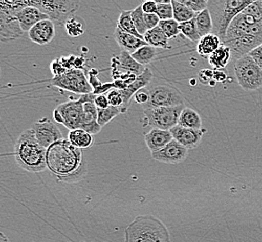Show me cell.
Instances as JSON below:
<instances>
[{
    "label": "cell",
    "instance_id": "obj_1",
    "mask_svg": "<svg viewBox=\"0 0 262 242\" xmlns=\"http://www.w3.org/2000/svg\"><path fill=\"white\" fill-rule=\"evenodd\" d=\"M82 150L62 139L47 150V165L57 180L66 183L79 181L86 172Z\"/></svg>",
    "mask_w": 262,
    "mask_h": 242
},
{
    "label": "cell",
    "instance_id": "obj_2",
    "mask_svg": "<svg viewBox=\"0 0 262 242\" xmlns=\"http://www.w3.org/2000/svg\"><path fill=\"white\" fill-rule=\"evenodd\" d=\"M47 150L41 146L31 128L20 133L14 146V157L19 166L30 172H43L48 168Z\"/></svg>",
    "mask_w": 262,
    "mask_h": 242
},
{
    "label": "cell",
    "instance_id": "obj_3",
    "mask_svg": "<svg viewBox=\"0 0 262 242\" xmlns=\"http://www.w3.org/2000/svg\"><path fill=\"white\" fill-rule=\"evenodd\" d=\"M125 242H171V239L160 219L154 215H139L126 227Z\"/></svg>",
    "mask_w": 262,
    "mask_h": 242
},
{
    "label": "cell",
    "instance_id": "obj_4",
    "mask_svg": "<svg viewBox=\"0 0 262 242\" xmlns=\"http://www.w3.org/2000/svg\"><path fill=\"white\" fill-rule=\"evenodd\" d=\"M251 3L252 0H209L207 9L213 22V34L224 41L232 21Z\"/></svg>",
    "mask_w": 262,
    "mask_h": 242
},
{
    "label": "cell",
    "instance_id": "obj_5",
    "mask_svg": "<svg viewBox=\"0 0 262 242\" xmlns=\"http://www.w3.org/2000/svg\"><path fill=\"white\" fill-rule=\"evenodd\" d=\"M28 6L40 10L55 26H66L79 9L80 1L77 0H27Z\"/></svg>",
    "mask_w": 262,
    "mask_h": 242
},
{
    "label": "cell",
    "instance_id": "obj_6",
    "mask_svg": "<svg viewBox=\"0 0 262 242\" xmlns=\"http://www.w3.org/2000/svg\"><path fill=\"white\" fill-rule=\"evenodd\" d=\"M95 98L94 93H89L81 95L78 100L59 105L53 111L54 120L70 131L80 129L84 116V105L88 102L94 101Z\"/></svg>",
    "mask_w": 262,
    "mask_h": 242
},
{
    "label": "cell",
    "instance_id": "obj_7",
    "mask_svg": "<svg viewBox=\"0 0 262 242\" xmlns=\"http://www.w3.org/2000/svg\"><path fill=\"white\" fill-rule=\"evenodd\" d=\"M234 75L244 91H257L262 87L261 68L249 54L235 60Z\"/></svg>",
    "mask_w": 262,
    "mask_h": 242
},
{
    "label": "cell",
    "instance_id": "obj_8",
    "mask_svg": "<svg viewBox=\"0 0 262 242\" xmlns=\"http://www.w3.org/2000/svg\"><path fill=\"white\" fill-rule=\"evenodd\" d=\"M186 106L184 105L169 107H158L143 110V127H152L164 131H170L178 125L179 118Z\"/></svg>",
    "mask_w": 262,
    "mask_h": 242
},
{
    "label": "cell",
    "instance_id": "obj_9",
    "mask_svg": "<svg viewBox=\"0 0 262 242\" xmlns=\"http://www.w3.org/2000/svg\"><path fill=\"white\" fill-rule=\"evenodd\" d=\"M51 85L81 95L93 93V88L90 81L86 79L84 72L80 69L67 70L61 76L53 77L51 79Z\"/></svg>",
    "mask_w": 262,
    "mask_h": 242
},
{
    "label": "cell",
    "instance_id": "obj_10",
    "mask_svg": "<svg viewBox=\"0 0 262 242\" xmlns=\"http://www.w3.org/2000/svg\"><path fill=\"white\" fill-rule=\"evenodd\" d=\"M149 91L150 100L145 106H141L143 110L184 105L183 96L180 91H177L175 88L166 85H157L149 89Z\"/></svg>",
    "mask_w": 262,
    "mask_h": 242
},
{
    "label": "cell",
    "instance_id": "obj_11",
    "mask_svg": "<svg viewBox=\"0 0 262 242\" xmlns=\"http://www.w3.org/2000/svg\"><path fill=\"white\" fill-rule=\"evenodd\" d=\"M32 129L35 131V137L38 143L46 149L63 139L61 130L48 118H42L40 120L36 121L32 126Z\"/></svg>",
    "mask_w": 262,
    "mask_h": 242
},
{
    "label": "cell",
    "instance_id": "obj_12",
    "mask_svg": "<svg viewBox=\"0 0 262 242\" xmlns=\"http://www.w3.org/2000/svg\"><path fill=\"white\" fill-rule=\"evenodd\" d=\"M151 156L157 162L166 164H178L186 159L188 149L173 139L161 150L151 153Z\"/></svg>",
    "mask_w": 262,
    "mask_h": 242
},
{
    "label": "cell",
    "instance_id": "obj_13",
    "mask_svg": "<svg viewBox=\"0 0 262 242\" xmlns=\"http://www.w3.org/2000/svg\"><path fill=\"white\" fill-rule=\"evenodd\" d=\"M206 131H207L204 129L193 130L179 125L170 130L173 139L183 147H186L188 150L196 148L200 145L203 135Z\"/></svg>",
    "mask_w": 262,
    "mask_h": 242
},
{
    "label": "cell",
    "instance_id": "obj_14",
    "mask_svg": "<svg viewBox=\"0 0 262 242\" xmlns=\"http://www.w3.org/2000/svg\"><path fill=\"white\" fill-rule=\"evenodd\" d=\"M16 16L0 11V39L3 42L19 39L24 35Z\"/></svg>",
    "mask_w": 262,
    "mask_h": 242
},
{
    "label": "cell",
    "instance_id": "obj_15",
    "mask_svg": "<svg viewBox=\"0 0 262 242\" xmlns=\"http://www.w3.org/2000/svg\"><path fill=\"white\" fill-rule=\"evenodd\" d=\"M151 79H152V73L149 68L146 67V69L143 72L142 75L138 76L135 80L133 81L129 85H127L125 89L120 90L123 99H124V104L120 108L122 113H126L130 106L131 100L133 99L134 95L138 91H141V89L146 88L147 85H149Z\"/></svg>",
    "mask_w": 262,
    "mask_h": 242
},
{
    "label": "cell",
    "instance_id": "obj_16",
    "mask_svg": "<svg viewBox=\"0 0 262 242\" xmlns=\"http://www.w3.org/2000/svg\"><path fill=\"white\" fill-rule=\"evenodd\" d=\"M28 36L37 45H47L55 36V25L50 19L41 21L28 32Z\"/></svg>",
    "mask_w": 262,
    "mask_h": 242
},
{
    "label": "cell",
    "instance_id": "obj_17",
    "mask_svg": "<svg viewBox=\"0 0 262 242\" xmlns=\"http://www.w3.org/2000/svg\"><path fill=\"white\" fill-rule=\"evenodd\" d=\"M16 18L20 23V27L24 32L29 31L41 21L48 20L49 17L35 7L27 6L25 9L16 14Z\"/></svg>",
    "mask_w": 262,
    "mask_h": 242
},
{
    "label": "cell",
    "instance_id": "obj_18",
    "mask_svg": "<svg viewBox=\"0 0 262 242\" xmlns=\"http://www.w3.org/2000/svg\"><path fill=\"white\" fill-rule=\"evenodd\" d=\"M148 149L151 153L159 151L166 147L173 140L170 131L151 129L144 136Z\"/></svg>",
    "mask_w": 262,
    "mask_h": 242
},
{
    "label": "cell",
    "instance_id": "obj_19",
    "mask_svg": "<svg viewBox=\"0 0 262 242\" xmlns=\"http://www.w3.org/2000/svg\"><path fill=\"white\" fill-rule=\"evenodd\" d=\"M102 127L98 123V108L94 101L88 102L84 105V116L81 124L82 130L92 134H98Z\"/></svg>",
    "mask_w": 262,
    "mask_h": 242
},
{
    "label": "cell",
    "instance_id": "obj_20",
    "mask_svg": "<svg viewBox=\"0 0 262 242\" xmlns=\"http://www.w3.org/2000/svg\"><path fill=\"white\" fill-rule=\"evenodd\" d=\"M116 64L117 69L126 73L128 76H141L146 69V67L140 65L137 60L133 59V57L129 52L122 51L120 54L116 57Z\"/></svg>",
    "mask_w": 262,
    "mask_h": 242
},
{
    "label": "cell",
    "instance_id": "obj_21",
    "mask_svg": "<svg viewBox=\"0 0 262 242\" xmlns=\"http://www.w3.org/2000/svg\"><path fill=\"white\" fill-rule=\"evenodd\" d=\"M114 35H115L116 43L121 48L122 51H127L130 54L134 53L141 47L148 45L143 39H141L135 35L126 34L125 32H123L120 28H118L117 26H116Z\"/></svg>",
    "mask_w": 262,
    "mask_h": 242
},
{
    "label": "cell",
    "instance_id": "obj_22",
    "mask_svg": "<svg viewBox=\"0 0 262 242\" xmlns=\"http://www.w3.org/2000/svg\"><path fill=\"white\" fill-rule=\"evenodd\" d=\"M222 45V39L217 35L209 34L201 37L197 43V52L202 57H209Z\"/></svg>",
    "mask_w": 262,
    "mask_h": 242
},
{
    "label": "cell",
    "instance_id": "obj_23",
    "mask_svg": "<svg viewBox=\"0 0 262 242\" xmlns=\"http://www.w3.org/2000/svg\"><path fill=\"white\" fill-rule=\"evenodd\" d=\"M144 41L148 45L151 46L157 49H164V50H171L172 47L168 43V37L163 32L159 26L151 30L147 31L146 34L143 35Z\"/></svg>",
    "mask_w": 262,
    "mask_h": 242
},
{
    "label": "cell",
    "instance_id": "obj_24",
    "mask_svg": "<svg viewBox=\"0 0 262 242\" xmlns=\"http://www.w3.org/2000/svg\"><path fill=\"white\" fill-rule=\"evenodd\" d=\"M232 60V51L227 46L222 44L217 51L208 57L209 65L214 69H225L230 60Z\"/></svg>",
    "mask_w": 262,
    "mask_h": 242
},
{
    "label": "cell",
    "instance_id": "obj_25",
    "mask_svg": "<svg viewBox=\"0 0 262 242\" xmlns=\"http://www.w3.org/2000/svg\"><path fill=\"white\" fill-rule=\"evenodd\" d=\"M178 125L193 130H202L203 122L201 116L195 110L190 107H185L180 116Z\"/></svg>",
    "mask_w": 262,
    "mask_h": 242
},
{
    "label": "cell",
    "instance_id": "obj_26",
    "mask_svg": "<svg viewBox=\"0 0 262 242\" xmlns=\"http://www.w3.org/2000/svg\"><path fill=\"white\" fill-rule=\"evenodd\" d=\"M68 140L72 146L81 150L86 149L93 145L92 135L82 129H76L74 131H70L68 134Z\"/></svg>",
    "mask_w": 262,
    "mask_h": 242
},
{
    "label": "cell",
    "instance_id": "obj_27",
    "mask_svg": "<svg viewBox=\"0 0 262 242\" xmlns=\"http://www.w3.org/2000/svg\"><path fill=\"white\" fill-rule=\"evenodd\" d=\"M131 55L140 65L145 66L156 60L157 56L158 55V51L157 48H154L151 46H143Z\"/></svg>",
    "mask_w": 262,
    "mask_h": 242
},
{
    "label": "cell",
    "instance_id": "obj_28",
    "mask_svg": "<svg viewBox=\"0 0 262 242\" xmlns=\"http://www.w3.org/2000/svg\"><path fill=\"white\" fill-rule=\"evenodd\" d=\"M117 27L120 28L123 32L129 35H135L137 37L143 39V36H141L139 32L137 31L136 26L133 23L131 17V10H122L120 15L117 21Z\"/></svg>",
    "mask_w": 262,
    "mask_h": 242
},
{
    "label": "cell",
    "instance_id": "obj_29",
    "mask_svg": "<svg viewBox=\"0 0 262 242\" xmlns=\"http://www.w3.org/2000/svg\"><path fill=\"white\" fill-rule=\"evenodd\" d=\"M173 7V19L177 21L179 24L185 23L188 21L192 20L196 17V13L190 10L188 7L183 5L179 0H171Z\"/></svg>",
    "mask_w": 262,
    "mask_h": 242
},
{
    "label": "cell",
    "instance_id": "obj_30",
    "mask_svg": "<svg viewBox=\"0 0 262 242\" xmlns=\"http://www.w3.org/2000/svg\"><path fill=\"white\" fill-rule=\"evenodd\" d=\"M195 21L197 29L201 37L209 34H213V22L208 9L197 13Z\"/></svg>",
    "mask_w": 262,
    "mask_h": 242
},
{
    "label": "cell",
    "instance_id": "obj_31",
    "mask_svg": "<svg viewBox=\"0 0 262 242\" xmlns=\"http://www.w3.org/2000/svg\"><path fill=\"white\" fill-rule=\"evenodd\" d=\"M66 33L72 37H79L85 33L86 23L79 16H73L66 24Z\"/></svg>",
    "mask_w": 262,
    "mask_h": 242
},
{
    "label": "cell",
    "instance_id": "obj_32",
    "mask_svg": "<svg viewBox=\"0 0 262 242\" xmlns=\"http://www.w3.org/2000/svg\"><path fill=\"white\" fill-rule=\"evenodd\" d=\"M180 30H181V34H182L186 38L192 41V42L198 43L199 41L201 39V35H200L198 29H197L195 18L192 19V20L185 22V23L180 24Z\"/></svg>",
    "mask_w": 262,
    "mask_h": 242
},
{
    "label": "cell",
    "instance_id": "obj_33",
    "mask_svg": "<svg viewBox=\"0 0 262 242\" xmlns=\"http://www.w3.org/2000/svg\"><path fill=\"white\" fill-rule=\"evenodd\" d=\"M121 113L120 108L111 106L104 109L98 108V123L100 124V126L104 127L106 124L114 120L116 116H119Z\"/></svg>",
    "mask_w": 262,
    "mask_h": 242
},
{
    "label": "cell",
    "instance_id": "obj_34",
    "mask_svg": "<svg viewBox=\"0 0 262 242\" xmlns=\"http://www.w3.org/2000/svg\"><path fill=\"white\" fill-rule=\"evenodd\" d=\"M131 17L134 25L136 26L137 31L139 32V34L143 36L147 33V26L145 25V21H144V12L141 8V4L138 6L134 10H131ZM144 38V37H143Z\"/></svg>",
    "mask_w": 262,
    "mask_h": 242
},
{
    "label": "cell",
    "instance_id": "obj_35",
    "mask_svg": "<svg viewBox=\"0 0 262 242\" xmlns=\"http://www.w3.org/2000/svg\"><path fill=\"white\" fill-rule=\"evenodd\" d=\"M157 15L161 21L173 19V7L171 0H157Z\"/></svg>",
    "mask_w": 262,
    "mask_h": 242
},
{
    "label": "cell",
    "instance_id": "obj_36",
    "mask_svg": "<svg viewBox=\"0 0 262 242\" xmlns=\"http://www.w3.org/2000/svg\"><path fill=\"white\" fill-rule=\"evenodd\" d=\"M158 26L161 28L168 38H174L181 34L180 24L174 19L160 21V24Z\"/></svg>",
    "mask_w": 262,
    "mask_h": 242
},
{
    "label": "cell",
    "instance_id": "obj_37",
    "mask_svg": "<svg viewBox=\"0 0 262 242\" xmlns=\"http://www.w3.org/2000/svg\"><path fill=\"white\" fill-rule=\"evenodd\" d=\"M243 13L252 16L256 20H262V0H255L249 6H247Z\"/></svg>",
    "mask_w": 262,
    "mask_h": 242
},
{
    "label": "cell",
    "instance_id": "obj_38",
    "mask_svg": "<svg viewBox=\"0 0 262 242\" xmlns=\"http://www.w3.org/2000/svg\"><path fill=\"white\" fill-rule=\"evenodd\" d=\"M179 1L182 2L183 5L188 7L193 12H195L196 14L207 9V2H208L207 0H179Z\"/></svg>",
    "mask_w": 262,
    "mask_h": 242
},
{
    "label": "cell",
    "instance_id": "obj_39",
    "mask_svg": "<svg viewBox=\"0 0 262 242\" xmlns=\"http://www.w3.org/2000/svg\"><path fill=\"white\" fill-rule=\"evenodd\" d=\"M107 98L109 101V105L114 107L121 108L124 104V99L122 96L121 91L118 89H114L108 92Z\"/></svg>",
    "mask_w": 262,
    "mask_h": 242
},
{
    "label": "cell",
    "instance_id": "obj_40",
    "mask_svg": "<svg viewBox=\"0 0 262 242\" xmlns=\"http://www.w3.org/2000/svg\"><path fill=\"white\" fill-rule=\"evenodd\" d=\"M134 102L141 105V106H145L150 100V91L148 88H143L141 91H138L133 97Z\"/></svg>",
    "mask_w": 262,
    "mask_h": 242
},
{
    "label": "cell",
    "instance_id": "obj_41",
    "mask_svg": "<svg viewBox=\"0 0 262 242\" xmlns=\"http://www.w3.org/2000/svg\"><path fill=\"white\" fill-rule=\"evenodd\" d=\"M144 21H145L147 29L149 31L159 26L161 20L157 15V13H154V14H145L144 13Z\"/></svg>",
    "mask_w": 262,
    "mask_h": 242
},
{
    "label": "cell",
    "instance_id": "obj_42",
    "mask_svg": "<svg viewBox=\"0 0 262 242\" xmlns=\"http://www.w3.org/2000/svg\"><path fill=\"white\" fill-rule=\"evenodd\" d=\"M141 8L142 10L145 14H154V13H157V1H145L141 4Z\"/></svg>",
    "mask_w": 262,
    "mask_h": 242
},
{
    "label": "cell",
    "instance_id": "obj_43",
    "mask_svg": "<svg viewBox=\"0 0 262 242\" xmlns=\"http://www.w3.org/2000/svg\"><path fill=\"white\" fill-rule=\"evenodd\" d=\"M249 55L252 57L253 60L256 62V64L261 68L262 70V44L256 48L254 51H251Z\"/></svg>",
    "mask_w": 262,
    "mask_h": 242
},
{
    "label": "cell",
    "instance_id": "obj_44",
    "mask_svg": "<svg viewBox=\"0 0 262 242\" xmlns=\"http://www.w3.org/2000/svg\"><path fill=\"white\" fill-rule=\"evenodd\" d=\"M94 103L96 105L97 108H99V109H104V108H107V107L110 106L107 95H104V94L96 95Z\"/></svg>",
    "mask_w": 262,
    "mask_h": 242
},
{
    "label": "cell",
    "instance_id": "obj_45",
    "mask_svg": "<svg viewBox=\"0 0 262 242\" xmlns=\"http://www.w3.org/2000/svg\"><path fill=\"white\" fill-rule=\"evenodd\" d=\"M227 71L225 69H215L213 71L214 79L217 82H224L227 78Z\"/></svg>",
    "mask_w": 262,
    "mask_h": 242
},
{
    "label": "cell",
    "instance_id": "obj_46",
    "mask_svg": "<svg viewBox=\"0 0 262 242\" xmlns=\"http://www.w3.org/2000/svg\"><path fill=\"white\" fill-rule=\"evenodd\" d=\"M199 77H200V79H201L202 83H205V84H207V82H209L211 78H214V75H213V71H201V72L199 73Z\"/></svg>",
    "mask_w": 262,
    "mask_h": 242
},
{
    "label": "cell",
    "instance_id": "obj_47",
    "mask_svg": "<svg viewBox=\"0 0 262 242\" xmlns=\"http://www.w3.org/2000/svg\"><path fill=\"white\" fill-rule=\"evenodd\" d=\"M0 242H10V239L3 233H0Z\"/></svg>",
    "mask_w": 262,
    "mask_h": 242
}]
</instances>
